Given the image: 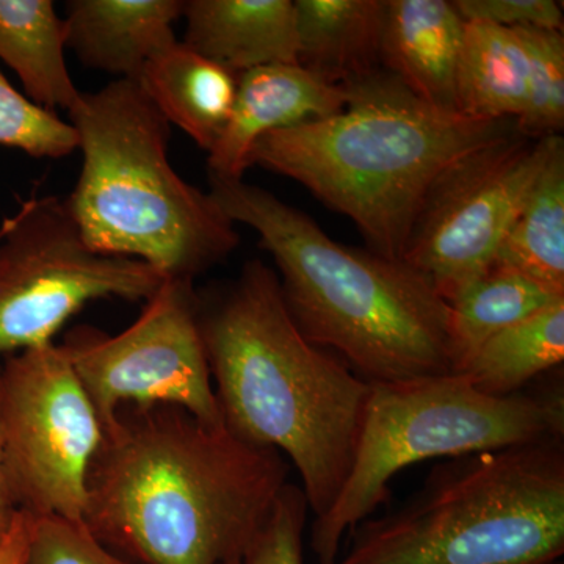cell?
<instances>
[{
	"label": "cell",
	"instance_id": "9c48e42d",
	"mask_svg": "<svg viewBox=\"0 0 564 564\" xmlns=\"http://www.w3.org/2000/svg\"><path fill=\"white\" fill-rule=\"evenodd\" d=\"M0 414L14 510L84 522L102 426L62 345L0 361Z\"/></svg>",
	"mask_w": 564,
	"mask_h": 564
},
{
	"label": "cell",
	"instance_id": "4fadbf2b",
	"mask_svg": "<svg viewBox=\"0 0 564 564\" xmlns=\"http://www.w3.org/2000/svg\"><path fill=\"white\" fill-rule=\"evenodd\" d=\"M466 21L448 0H384L380 63L423 101L459 113L456 77Z\"/></svg>",
	"mask_w": 564,
	"mask_h": 564
},
{
	"label": "cell",
	"instance_id": "e0dca14e",
	"mask_svg": "<svg viewBox=\"0 0 564 564\" xmlns=\"http://www.w3.org/2000/svg\"><path fill=\"white\" fill-rule=\"evenodd\" d=\"M137 82L170 124L209 152L231 117L239 76L176 41L148 62Z\"/></svg>",
	"mask_w": 564,
	"mask_h": 564
},
{
	"label": "cell",
	"instance_id": "9a60e30c",
	"mask_svg": "<svg viewBox=\"0 0 564 564\" xmlns=\"http://www.w3.org/2000/svg\"><path fill=\"white\" fill-rule=\"evenodd\" d=\"M182 43L231 73L296 65L292 0H184Z\"/></svg>",
	"mask_w": 564,
	"mask_h": 564
},
{
	"label": "cell",
	"instance_id": "5b68a950",
	"mask_svg": "<svg viewBox=\"0 0 564 564\" xmlns=\"http://www.w3.org/2000/svg\"><path fill=\"white\" fill-rule=\"evenodd\" d=\"M69 122L84 161L65 202L93 251L137 259L166 280L195 281L239 247L210 193L174 170L172 124L139 82L80 93Z\"/></svg>",
	"mask_w": 564,
	"mask_h": 564
},
{
	"label": "cell",
	"instance_id": "cb8c5ba5",
	"mask_svg": "<svg viewBox=\"0 0 564 564\" xmlns=\"http://www.w3.org/2000/svg\"><path fill=\"white\" fill-rule=\"evenodd\" d=\"M0 147L33 159L68 158L77 150V133L57 111L43 109L21 95L0 69Z\"/></svg>",
	"mask_w": 564,
	"mask_h": 564
},
{
	"label": "cell",
	"instance_id": "8992f818",
	"mask_svg": "<svg viewBox=\"0 0 564 564\" xmlns=\"http://www.w3.org/2000/svg\"><path fill=\"white\" fill-rule=\"evenodd\" d=\"M336 564H549L564 555V436L433 467L348 533Z\"/></svg>",
	"mask_w": 564,
	"mask_h": 564
},
{
	"label": "cell",
	"instance_id": "ffe728a7",
	"mask_svg": "<svg viewBox=\"0 0 564 564\" xmlns=\"http://www.w3.org/2000/svg\"><path fill=\"white\" fill-rule=\"evenodd\" d=\"M564 302V292L492 265L448 303L452 373H459L475 351L492 336Z\"/></svg>",
	"mask_w": 564,
	"mask_h": 564
},
{
	"label": "cell",
	"instance_id": "484cf974",
	"mask_svg": "<svg viewBox=\"0 0 564 564\" xmlns=\"http://www.w3.org/2000/svg\"><path fill=\"white\" fill-rule=\"evenodd\" d=\"M22 564L135 563L121 558L99 543L84 522L58 516H31V532Z\"/></svg>",
	"mask_w": 564,
	"mask_h": 564
},
{
	"label": "cell",
	"instance_id": "ac0fdd59",
	"mask_svg": "<svg viewBox=\"0 0 564 564\" xmlns=\"http://www.w3.org/2000/svg\"><path fill=\"white\" fill-rule=\"evenodd\" d=\"M66 22L51 0H0V62L20 77L25 98L43 109L79 102L65 57Z\"/></svg>",
	"mask_w": 564,
	"mask_h": 564
},
{
	"label": "cell",
	"instance_id": "83f0119b",
	"mask_svg": "<svg viewBox=\"0 0 564 564\" xmlns=\"http://www.w3.org/2000/svg\"><path fill=\"white\" fill-rule=\"evenodd\" d=\"M31 532V516L17 511L9 536L0 545V564H22Z\"/></svg>",
	"mask_w": 564,
	"mask_h": 564
},
{
	"label": "cell",
	"instance_id": "4316f807",
	"mask_svg": "<svg viewBox=\"0 0 564 564\" xmlns=\"http://www.w3.org/2000/svg\"><path fill=\"white\" fill-rule=\"evenodd\" d=\"M454 6L466 22L558 32L564 28L563 7L555 0H454Z\"/></svg>",
	"mask_w": 564,
	"mask_h": 564
},
{
	"label": "cell",
	"instance_id": "7a4b0ae2",
	"mask_svg": "<svg viewBox=\"0 0 564 564\" xmlns=\"http://www.w3.org/2000/svg\"><path fill=\"white\" fill-rule=\"evenodd\" d=\"M198 317L226 429L292 463L322 518L350 474L372 384L303 336L276 272L258 259L198 293Z\"/></svg>",
	"mask_w": 564,
	"mask_h": 564
},
{
	"label": "cell",
	"instance_id": "d4e9b609",
	"mask_svg": "<svg viewBox=\"0 0 564 564\" xmlns=\"http://www.w3.org/2000/svg\"><path fill=\"white\" fill-rule=\"evenodd\" d=\"M310 513L302 486L285 485L254 540L221 564H304L303 541Z\"/></svg>",
	"mask_w": 564,
	"mask_h": 564
},
{
	"label": "cell",
	"instance_id": "4dcf8cb0",
	"mask_svg": "<svg viewBox=\"0 0 564 564\" xmlns=\"http://www.w3.org/2000/svg\"><path fill=\"white\" fill-rule=\"evenodd\" d=\"M549 564H564V563H563V560H558V562L549 563Z\"/></svg>",
	"mask_w": 564,
	"mask_h": 564
},
{
	"label": "cell",
	"instance_id": "2e32d148",
	"mask_svg": "<svg viewBox=\"0 0 564 564\" xmlns=\"http://www.w3.org/2000/svg\"><path fill=\"white\" fill-rule=\"evenodd\" d=\"M296 65L333 87L383 69L384 0H295Z\"/></svg>",
	"mask_w": 564,
	"mask_h": 564
},
{
	"label": "cell",
	"instance_id": "ba28073f",
	"mask_svg": "<svg viewBox=\"0 0 564 564\" xmlns=\"http://www.w3.org/2000/svg\"><path fill=\"white\" fill-rule=\"evenodd\" d=\"M165 281L148 263L93 251L65 199H28L0 223V361L54 344L95 300L147 302Z\"/></svg>",
	"mask_w": 564,
	"mask_h": 564
},
{
	"label": "cell",
	"instance_id": "603a6c76",
	"mask_svg": "<svg viewBox=\"0 0 564 564\" xmlns=\"http://www.w3.org/2000/svg\"><path fill=\"white\" fill-rule=\"evenodd\" d=\"M524 44L529 80L524 113L516 129L529 139L562 135L564 129V35L545 29H513Z\"/></svg>",
	"mask_w": 564,
	"mask_h": 564
},
{
	"label": "cell",
	"instance_id": "7c38bea8",
	"mask_svg": "<svg viewBox=\"0 0 564 564\" xmlns=\"http://www.w3.org/2000/svg\"><path fill=\"white\" fill-rule=\"evenodd\" d=\"M347 102V88L325 84L299 65L278 63L240 74L231 117L207 158L209 177L243 180L252 148L267 133L334 117Z\"/></svg>",
	"mask_w": 564,
	"mask_h": 564
},
{
	"label": "cell",
	"instance_id": "3957f363",
	"mask_svg": "<svg viewBox=\"0 0 564 564\" xmlns=\"http://www.w3.org/2000/svg\"><path fill=\"white\" fill-rule=\"evenodd\" d=\"M209 184L226 217L254 229L273 256L282 299L311 344L370 384L452 373L451 306L421 273L336 242L310 215L243 180Z\"/></svg>",
	"mask_w": 564,
	"mask_h": 564
},
{
	"label": "cell",
	"instance_id": "d6986e66",
	"mask_svg": "<svg viewBox=\"0 0 564 564\" xmlns=\"http://www.w3.org/2000/svg\"><path fill=\"white\" fill-rule=\"evenodd\" d=\"M529 63L524 44L513 29L466 22L456 104L475 120L518 121L527 102Z\"/></svg>",
	"mask_w": 564,
	"mask_h": 564
},
{
	"label": "cell",
	"instance_id": "7402d4cb",
	"mask_svg": "<svg viewBox=\"0 0 564 564\" xmlns=\"http://www.w3.org/2000/svg\"><path fill=\"white\" fill-rule=\"evenodd\" d=\"M564 361V302L486 340L462 375L478 391L508 397Z\"/></svg>",
	"mask_w": 564,
	"mask_h": 564
},
{
	"label": "cell",
	"instance_id": "f546056e",
	"mask_svg": "<svg viewBox=\"0 0 564 564\" xmlns=\"http://www.w3.org/2000/svg\"><path fill=\"white\" fill-rule=\"evenodd\" d=\"M14 518H17V510L14 511H0V545L9 536L11 527H13Z\"/></svg>",
	"mask_w": 564,
	"mask_h": 564
},
{
	"label": "cell",
	"instance_id": "44dd1931",
	"mask_svg": "<svg viewBox=\"0 0 564 564\" xmlns=\"http://www.w3.org/2000/svg\"><path fill=\"white\" fill-rule=\"evenodd\" d=\"M492 265L507 267L564 292L563 139L527 196Z\"/></svg>",
	"mask_w": 564,
	"mask_h": 564
},
{
	"label": "cell",
	"instance_id": "30bf717a",
	"mask_svg": "<svg viewBox=\"0 0 564 564\" xmlns=\"http://www.w3.org/2000/svg\"><path fill=\"white\" fill-rule=\"evenodd\" d=\"M102 434L124 406L170 404L207 425H225L212 383L193 281L166 280L143 313L117 336L79 326L65 337Z\"/></svg>",
	"mask_w": 564,
	"mask_h": 564
},
{
	"label": "cell",
	"instance_id": "5bb4252c",
	"mask_svg": "<svg viewBox=\"0 0 564 564\" xmlns=\"http://www.w3.org/2000/svg\"><path fill=\"white\" fill-rule=\"evenodd\" d=\"M66 47L82 65L137 80L152 57L177 39L184 0H69Z\"/></svg>",
	"mask_w": 564,
	"mask_h": 564
},
{
	"label": "cell",
	"instance_id": "6da1fadb",
	"mask_svg": "<svg viewBox=\"0 0 564 564\" xmlns=\"http://www.w3.org/2000/svg\"><path fill=\"white\" fill-rule=\"evenodd\" d=\"M274 451L170 404L124 406L88 474L84 524L135 564H221L254 540L289 484Z\"/></svg>",
	"mask_w": 564,
	"mask_h": 564
},
{
	"label": "cell",
	"instance_id": "277c9868",
	"mask_svg": "<svg viewBox=\"0 0 564 564\" xmlns=\"http://www.w3.org/2000/svg\"><path fill=\"white\" fill-rule=\"evenodd\" d=\"M345 88L340 113L267 133L252 148L250 165L299 182L347 215L370 250L402 261L437 177L463 155L516 131V121L436 109L384 69Z\"/></svg>",
	"mask_w": 564,
	"mask_h": 564
},
{
	"label": "cell",
	"instance_id": "8fae6325",
	"mask_svg": "<svg viewBox=\"0 0 564 564\" xmlns=\"http://www.w3.org/2000/svg\"><path fill=\"white\" fill-rule=\"evenodd\" d=\"M560 139L516 129L452 163L430 188L402 261L451 303L491 269Z\"/></svg>",
	"mask_w": 564,
	"mask_h": 564
},
{
	"label": "cell",
	"instance_id": "52a82bcc",
	"mask_svg": "<svg viewBox=\"0 0 564 564\" xmlns=\"http://www.w3.org/2000/svg\"><path fill=\"white\" fill-rule=\"evenodd\" d=\"M564 436L563 388L508 397L462 373L372 384L350 474L311 527L318 564H336L345 536L389 499L395 475L426 459L484 454Z\"/></svg>",
	"mask_w": 564,
	"mask_h": 564
},
{
	"label": "cell",
	"instance_id": "f1b7e54d",
	"mask_svg": "<svg viewBox=\"0 0 564 564\" xmlns=\"http://www.w3.org/2000/svg\"><path fill=\"white\" fill-rule=\"evenodd\" d=\"M0 511H14L11 502L9 480L6 470V437H3L2 414H0Z\"/></svg>",
	"mask_w": 564,
	"mask_h": 564
}]
</instances>
